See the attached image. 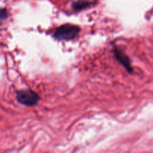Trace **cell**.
<instances>
[{
    "label": "cell",
    "mask_w": 153,
    "mask_h": 153,
    "mask_svg": "<svg viewBox=\"0 0 153 153\" xmlns=\"http://www.w3.org/2000/svg\"><path fill=\"white\" fill-rule=\"evenodd\" d=\"M7 16V10L5 9H0V19H5Z\"/></svg>",
    "instance_id": "5"
},
{
    "label": "cell",
    "mask_w": 153,
    "mask_h": 153,
    "mask_svg": "<svg viewBox=\"0 0 153 153\" xmlns=\"http://www.w3.org/2000/svg\"><path fill=\"white\" fill-rule=\"evenodd\" d=\"M40 100L38 94L29 89L20 90L16 92V100L19 103L23 105L31 106L35 105Z\"/></svg>",
    "instance_id": "2"
},
{
    "label": "cell",
    "mask_w": 153,
    "mask_h": 153,
    "mask_svg": "<svg viewBox=\"0 0 153 153\" xmlns=\"http://www.w3.org/2000/svg\"><path fill=\"white\" fill-rule=\"evenodd\" d=\"M113 53L116 58L117 59V61H118L120 64H122L123 67H125V69L129 72V73H131V72L133 71V70H132V67L131 65H130V62L128 57L121 49H118V48L116 47L113 49Z\"/></svg>",
    "instance_id": "3"
},
{
    "label": "cell",
    "mask_w": 153,
    "mask_h": 153,
    "mask_svg": "<svg viewBox=\"0 0 153 153\" xmlns=\"http://www.w3.org/2000/svg\"><path fill=\"white\" fill-rule=\"evenodd\" d=\"M80 31V28L78 25L73 24H64L55 30L53 37L58 40H70L74 39Z\"/></svg>",
    "instance_id": "1"
},
{
    "label": "cell",
    "mask_w": 153,
    "mask_h": 153,
    "mask_svg": "<svg viewBox=\"0 0 153 153\" xmlns=\"http://www.w3.org/2000/svg\"><path fill=\"white\" fill-rule=\"evenodd\" d=\"M95 4L94 1H74L72 3V7L74 10H76V11H80L83 9L87 8L89 6L92 5V4Z\"/></svg>",
    "instance_id": "4"
}]
</instances>
